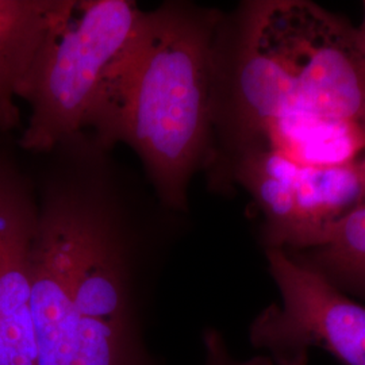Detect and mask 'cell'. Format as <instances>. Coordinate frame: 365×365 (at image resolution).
<instances>
[{
	"mask_svg": "<svg viewBox=\"0 0 365 365\" xmlns=\"http://www.w3.org/2000/svg\"><path fill=\"white\" fill-rule=\"evenodd\" d=\"M222 11L168 0L145 11L108 66L84 131L137 155L168 209L187 215L192 178L211 152L212 48Z\"/></svg>",
	"mask_w": 365,
	"mask_h": 365,
	"instance_id": "1",
	"label": "cell"
},
{
	"mask_svg": "<svg viewBox=\"0 0 365 365\" xmlns=\"http://www.w3.org/2000/svg\"><path fill=\"white\" fill-rule=\"evenodd\" d=\"M144 13L133 0H60L18 92L30 107L19 149L36 156L84 131L108 66Z\"/></svg>",
	"mask_w": 365,
	"mask_h": 365,
	"instance_id": "2",
	"label": "cell"
},
{
	"mask_svg": "<svg viewBox=\"0 0 365 365\" xmlns=\"http://www.w3.org/2000/svg\"><path fill=\"white\" fill-rule=\"evenodd\" d=\"M264 49L286 72L302 110L365 140V37L304 0H252Z\"/></svg>",
	"mask_w": 365,
	"mask_h": 365,
	"instance_id": "3",
	"label": "cell"
},
{
	"mask_svg": "<svg viewBox=\"0 0 365 365\" xmlns=\"http://www.w3.org/2000/svg\"><path fill=\"white\" fill-rule=\"evenodd\" d=\"M282 303L249 327L252 345L274 365H306L319 348L344 365H365V306L283 249H265Z\"/></svg>",
	"mask_w": 365,
	"mask_h": 365,
	"instance_id": "4",
	"label": "cell"
},
{
	"mask_svg": "<svg viewBox=\"0 0 365 365\" xmlns=\"http://www.w3.org/2000/svg\"><path fill=\"white\" fill-rule=\"evenodd\" d=\"M0 137V365H36L31 252L38 221L34 179Z\"/></svg>",
	"mask_w": 365,
	"mask_h": 365,
	"instance_id": "5",
	"label": "cell"
},
{
	"mask_svg": "<svg viewBox=\"0 0 365 365\" xmlns=\"http://www.w3.org/2000/svg\"><path fill=\"white\" fill-rule=\"evenodd\" d=\"M60 0H0V137L21 126L18 92Z\"/></svg>",
	"mask_w": 365,
	"mask_h": 365,
	"instance_id": "6",
	"label": "cell"
},
{
	"mask_svg": "<svg viewBox=\"0 0 365 365\" xmlns=\"http://www.w3.org/2000/svg\"><path fill=\"white\" fill-rule=\"evenodd\" d=\"M295 199L303 233L300 252L317 248L334 222L364 205L361 157L337 165L302 167Z\"/></svg>",
	"mask_w": 365,
	"mask_h": 365,
	"instance_id": "7",
	"label": "cell"
},
{
	"mask_svg": "<svg viewBox=\"0 0 365 365\" xmlns=\"http://www.w3.org/2000/svg\"><path fill=\"white\" fill-rule=\"evenodd\" d=\"M203 346H205V363L203 365H274V363L265 356H253L248 360L235 359L230 352L227 342L220 330L206 329L203 333Z\"/></svg>",
	"mask_w": 365,
	"mask_h": 365,
	"instance_id": "8",
	"label": "cell"
},
{
	"mask_svg": "<svg viewBox=\"0 0 365 365\" xmlns=\"http://www.w3.org/2000/svg\"><path fill=\"white\" fill-rule=\"evenodd\" d=\"M361 172H363V187H364V203H365V155L361 157Z\"/></svg>",
	"mask_w": 365,
	"mask_h": 365,
	"instance_id": "9",
	"label": "cell"
},
{
	"mask_svg": "<svg viewBox=\"0 0 365 365\" xmlns=\"http://www.w3.org/2000/svg\"><path fill=\"white\" fill-rule=\"evenodd\" d=\"M359 29H360V31L363 33V36L365 37V3H364V16H363V22H361V25L359 26Z\"/></svg>",
	"mask_w": 365,
	"mask_h": 365,
	"instance_id": "10",
	"label": "cell"
}]
</instances>
